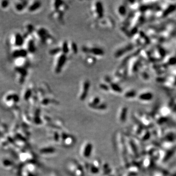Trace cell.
I'll return each instance as SVG.
<instances>
[{
	"instance_id": "1",
	"label": "cell",
	"mask_w": 176,
	"mask_h": 176,
	"mask_svg": "<svg viewBox=\"0 0 176 176\" xmlns=\"http://www.w3.org/2000/svg\"><path fill=\"white\" fill-rule=\"evenodd\" d=\"M67 169L74 176H83V172L81 166L76 161L72 160L68 163Z\"/></svg>"
},
{
	"instance_id": "2",
	"label": "cell",
	"mask_w": 176,
	"mask_h": 176,
	"mask_svg": "<svg viewBox=\"0 0 176 176\" xmlns=\"http://www.w3.org/2000/svg\"><path fill=\"white\" fill-rule=\"evenodd\" d=\"M93 148V144L91 142L89 141L84 142L82 145L80 150V154L82 157L84 158H89L92 154Z\"/></svg>"
},
{
	"instance_id": "3",
	"label": "cell",
	"mask_w": 176,
	"mask_h": 176,
	"mask_svg": "<svg viewBox=\"0 0 176 176\" xmlns=\"http://www.w3.org/2000/svg\"><path fill=\"white\" fill-rule=\"evenodd\" d=\"M24 37L20 33L16 32L11 38V44L16 48H20L24 44Z\"/></svg>"
},
{
	"instance_id": "4",
	"label": "cell",
	"mask_w": 176,
	"mask_h": 176,
	"mask_svg": "<svg viewBox=\"0 0 176 176\" xmlns=\"http://www.w3.org/2000/svg\"><path fill=\"white\" fill-rule=\"evenodd\" d=\"M28 50L25 49H19L15 50L12 53V56L15 59H21L25 57L28 54Z\"/></svg>"
},
{
	"instance_id": "5",
	"label": "cell",
	"mask_w": 176,
	"mask_h": 176,
	"mask_svg": "<svg viewBox=\"0 0 176 176\" xmlns=\"http://www.w3.org/2000/svg\"><path fill=\"white\" fill-rule=\"evenodd\" d=\"M66 60H67V57L65 54H63L59 56L56 65V67L55 68V70L56 72L58 73L60 72L62 67L64 66V65L65 64Z\"/></svg>"
},
{
	"instance_id": "6",
	"label": "cell",
	"mask_w": 176,
	"mask_h": 176,
	"mask_svg": "<svg viewBox=\"0 0 176 176\" xmlns=\"http://www.w3.org/2000/svg\"><path fill=\"white\" fill-rule=\"evenodd\" d=\"M90 87V82L88 81H86L83 85V91L80 96V99L82 100H84L87 96L88 92L89 91Z\"/></svg>"
},
{
	"instance_id": "7",
	"label": "cell",
	"mask_w": 176,
	"mask_h": 176,
	"mask_svg": "<svg viewBox=\"0 0 176 176\" xmlns=\"http://www.w3.org/2000/svg\"><path fill=\"white\" fill-rule=\"evenodd\" d=\"M96 12L99 18H101L103 14V7L100 2H97L96 4Z\"/></svg>"
},
{
	"instance_id": "8",
	"label": "cell",
	"mask_w": 176,
	"mask_h": 176,
	"mask_svg": "<svg viewBox=\"0 0 176 176\" xmlns=\"http://www.w3.org/2000/svg\"><path fill=\"white\" fill-rule=\"evenodd\" d=\"M89 52H91L92 53L96 55H102L103 54V51L102 49L99 48H94L89 50Z\"/></svg>"
},
{
	"instance_id": "9",
	"label": "cell",
	"mask_w": 176,
	"mask_h": 176,
	"mask_svg": "<svg viewBox=\"0 0 176 176\" xmlns=\"http://www.w3.org/2000/svg\"><path fill=\"white\" fill-rule=\"evenodd\" d=\"M41 3L39 2H35L29 7V9L30 11H34L39 9Z\"/></svg>"
},
{
	"instance_id": "10",
	"label": "cell",
	"mask_w": 176,
	"mask_h": 176,
	"mask_svg": "<svg viewBox=\"0 0 176 176\" xmlns=\"http://www.w3.org/2000/svg\"><path fill=\"white\" fill-rule=\"evenodd\" d=\"M55 151L54 149L52 148H46L41 150V153L43 154H48L54 153Z\"/></svg>"
},
{
	"instance_id": "11",
	"label": "cell",
	"mask_w": 176,
	"mask_h": 176,
	"mask_svg": "<svg viewBox=\"0 0 176 176\" xmlns=\"http://www.w3.org/2000/svg\"><path fill=\"white\" fill-rule=\"evenodd\" d=\"M25 7V5L24 3H21L16 4L15 6V9L18 11H22L24 9Z\"/></svg>"
},
{
	"instance_id": "12",
	"label": "cell",
	"mask_w": 176,
	"mask_h": 176,
	"mask_svg": "<svg viewBox=\"0 0 176 176\" xmlns=\"http://www.w3.org/2000/svg\"><path fill=\"white\" fill-rule=\"evenodd\" d=\"M34 50V45L32 41H30L28 45V51L33 52Z\"/></svg>"
},
{
	"instance_id": "13",
	"label": "cell",
	"mask_w": 176,
	"mask_h": 176,
	"mask_svg": "<svg viewBox=\"0 0 176 176\" xmlns=\"http://www.w3.org/2000/svg\"><path fill=\"white\" fill-rule=\"evenodd\" d=\"M64 54H67L68 51H69V49H68V44L67 42H65L63 43V45H62V49Z\"/></svg>"
},
{
	"instance_id": "14",
	"label": "cell",
	"mask_w": 176,
	"mask_h": 176,
	"mask_svg": "<svg viewBox=\"0 0 176 176\" xmlns=\"http://www.w3.org/2000/svg\"><path fill=\"white\" fill-rule=\"evenodd\" d=\"M10 5V2L7 1H3L1 2V4H0V6L3 9H7Z\"/></svg>"
},
{
	"instance_id": "15",
	"label": "cell",
	"mask_w": 176,
	"mask_h": 176,
	"mask_svg": "<svg viewBox=\"0 0 176 176\" xmlns=\"http://www.w3.org/2000/svg\"><path fill=\"white\" fill-rule=\"evenodd\" d=\"M31 91L30 89H28L27 90L26 92L25 93V98L26 99H28L29 98V97L31 96Z\"/></svg>"
},
{
	"instance_id": "16",
	"label": "cell",
	"mask_w": 176,
	"mask_h": 176,
	"mask_svg": "<svg viewBox=\"0 0 176 176\" xmlns=\"http://www.w3.org/2000/svg\"><path fill=\"white\" fill-rule=\"evenodd\" d=\"M59 50H61V49H55L53 50H52L51 51H50V53L51 54H56L57 53L59 52L60 51Z\"/></svg>"
},
{
	"instance_id": "17",
	"label": "cell",
	"mask_w": 176,
	"mask_h": 176,
	"mask_svg": "<svg viewBox=\"0 0 176 176\" xmlns=\"http://www.w3.org/2000/svg\"><path fill=\"white\" fill-rule=\"evenodd\" d=\"M71 47H72V49L74 51V52H76L77 51V47L76 46V45L74 44V43H73L72 46H71Z\"/></svg>"
}]
</instances>
